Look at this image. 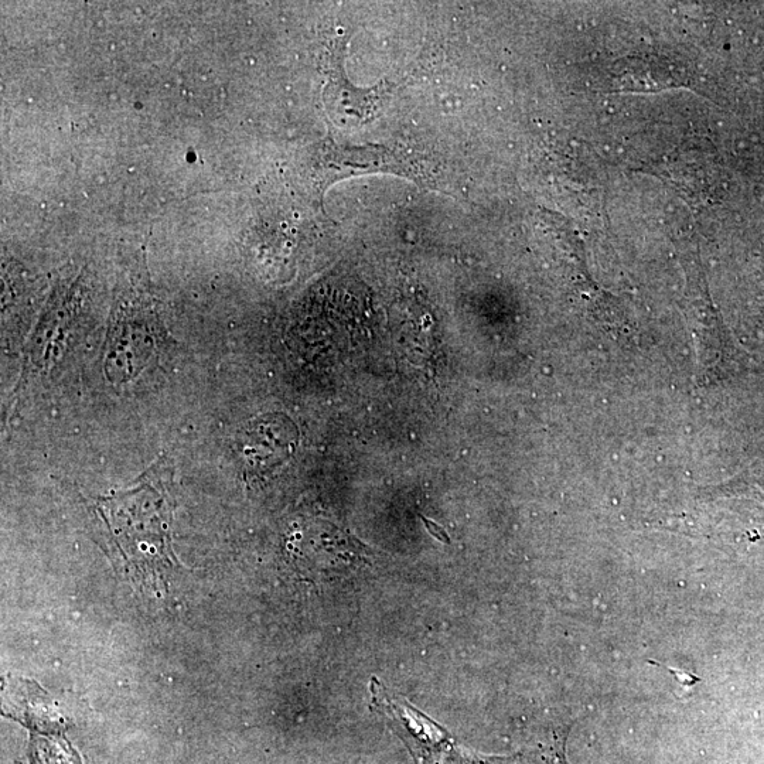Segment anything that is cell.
Masks as SVG:
<instances>
[{
    "instance_id": "obj_1",
    "label": "cell",
    "mask_w": 764,
    "mask_h": 764,
    "mask_svg": "<svg viewBox=\"0 0 764 764\" xmlns=\"http://www.w3.org/2000/svg\"><path fill=\"white\" fill-rule=\"evenodd\" d=\"M163 474L152 469L135 489L98 500L109 535L132 564L153 566L169 558V506Z\"/></svg>"
},
{
    "instance_id": "obj_3",
    "label": "cell",
    "mask_w": 764,
    "mask_h": 764,
    "mask_svg": "<svg viewBox=\"0 0 764 764\" xmlns=\"http://www.w3.org/2000/svg\"><path fill=\"white\" fill-rule=\"evenodd\" d=\"M424 523L426 527L429 528V531H431L432 534L435 535L436 538H438V540H441L443 542H446V544H448L449 538L446 537L445 531H443L441 527H436L435 524L431 523V521L429 520H425V518H424Z\"/></svg>"
},
{
    "instance_id": "obj_2",
    "label": "cell",
    "mask_w": 764,
    "mask_h": 764,
    "mask_svg": "<svg viewBox=\"0 0 764 764\" xmlns=\"http://www.w3.org/2000/svg\"><path fill=\"white\" fill-rule=\"evenodd\" d=\"M651 663L664 667L668 673L674 675L675 680L678 681V684H680L682 688H687V690L688 688L694 687V685L698 684V682H701V678L697 677V675L691 674L690 671H684L681 670V668L667 667V665L660 664L658 661H651Z\"/></svg>"
}]
</instances>
